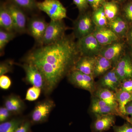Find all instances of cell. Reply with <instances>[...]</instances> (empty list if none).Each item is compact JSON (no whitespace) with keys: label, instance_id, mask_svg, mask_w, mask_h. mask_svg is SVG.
<instances>
[{"label":"cell","instance_id":"1","mask_svg":"<svg viewBox=\"0 0 132 132\" xmlns=\"http://www.w3.org/2000/svg\"><path fill=\"white\" fill-rule=\"evenodd\" d=\"M73 35H65L57 42L34 48L22 59L35 66L45 81L44 93L50 94L66 76L73 70L81 56Z\"/></svg>","mask_w":132,"mask_h":132},{"label":"cell","instance_id":"2","mask_svg":"<svg viewBox=\"0 0 132 132\" xmlns=\"http://www.w3.org/2000/svg\"><path fill=\"white\" fill-rule=\"evenodd\" d=\"M37 8L45 12L52 20H62L67 17V10L59 0H44L37 2Z\"/></svg>","mask_w":132,"mask_h":132},{"label":"cell","instance_id":"3","mask_svg":"<svg viewBox=\"0 0 132 132\" xmlns=\"http://www.w3.org/2000/svg\"><path fill=\"white\" fill-rule=\"evenodd\" d=\"M68 29L63 20H51L48 25L40 45H48L57 42L65 35V32Z\"/></svg>","mask_w":132,"mask_h":132},{"label":"cell","instance_id":"4","mask_svg":"<svg viewBox=\"0 0 132 132\" xmlns=\"http://www.w3.org/2000/svg\"><path fill=\"white\" fill-rule=\"evenodd\" d=\"M73 26V35L78 39L93 34L96 27L92 16L85 12L80 13Z\"/></svg>","mask_w":132,"mask_h":132},{"label":"cell","instance_id":"5","mask_svg":"<svg viewBox=\"0 0 132 132\" xmlns=\"http://www.w3.org/2000/svg\"><path fill=\"white\" fill-rule=\"evenodd\" d=\"M76 44L82 56H97L100 54L103 47L97 41L93 33L78 39Z\"/></svg>","mask_w":132,"mask_h":132},{"label":"cell","instance_id":"6","mask_svg":"<svg viewBox=\"0 0 132 132\" xmlns=\"http://www.w3.org/2000/svg\"><path fill=\"white\" fill-rule=\"evenodd\" d=\"M55 106L54 102L52 99H46L38 102L30 114L31 123L40 124L46 121Z\"/></svg>","mask_w":132,"mask_h":132},{"label":"cell","instance_id":"7","mask_svg":"<svg viewBox=\"0 0 132 132\" xmlns=\"http://www.w3.org/2000/svg\"><path fill=\"white\" fill-rule=\"evenodd\" d=\"M48 23L43 18L33 16L29 18L27 26V33L35 41L38 46L40 45Z\"/></svg>","mask_w":132,"mask_h":132},{"label":"cell","instance_id":"8","mask_svg":"<svg viewBox=\"0 0 132 132\" xmlns=\"http://www.w3.org/2000/svg\"><path fill=\"white\" fill-rule=\"evenodd\" d=\"M69 80L76 87L87 90L90 93L95 90L94 78L73 69L68 75Z\"/></svg>","mask_w":132,"mask_h":132},{"label":"cell","instance_id":"9","mask_svg":"<svg viewBox=\"0 0 132 132\" xmlns=\"http://www.w3.org/2000/svg\"><path fill=\"white\" fill-rule=\"evenodd\" d=\"M6 4L13 19L15 32L20 34L27 33L28 19L24 10L8 2H6Z\"/></svg>","mask_w":132,"mask_h":132},{"label":"cell","instance_id":"10","mask_svg":"<svg viewBox=\"0 0 132 132\" xmlns=\"http://www.w3.org/2000/svg\"><path fill=\"white\" fill-rule=\"evenodd\" d=\"M21 67L26 73L25 80L28 84L39 88L44 91L45 81L42 74L36 67L32 64L24 62Z\"/></svg>","mask_w":132,"mask_h":132},{"label":"cell","instance_id":"11","mask_svg":"<svg viewBox=\"0 0 132 132\" xmlns=\"http://www.w3.org/2000/svg\"><path fill=\"white\" fill-rule=\"evenodd\" d=\"M124 47L123 43L118 41L110 45L103 46L99 55L112 62L113 64H116L121 58V55L122 54Z\"/></svg>","mask_w":132,"mask_h":132},{"label":"cell","instance_id":"12","mask_svg":"<svg viewBox=\"0 0 132 132\" xmlns=\"http://www.w3.org/2000/svg\"><path fill=\"white\" fill-rule=\"evenodd\" d=\"M99 82L100 88H107L114 92L119 90L122 82L116 73L114 67L104 74Z\"/></svg>","mask_w":132,"mask_h":132},{"label":"cell","instance_id":"13","mask_svg":"<svg viewBox=\"0 0 132 132\" xmlns=\"http://www.w3.org/2000/svg\"><path fill=\"white\" fill-rule=\"evenodd\" d=\"M116 116L113 114L95 115L96 119L92 126L93 132H102L109 130L115 125Z\"/></svg>","mask_w":132,"mask_h":132},{"label":"cell","instance_id":"14","mask_svg":"<svg viewBox=\"0 0 132 132\" xmlns=\"http://www.w3.org/2000/svg\"><path fill=\"white\" fill-rule=\"evenodd\" d=\"M93 34L97 41L102 46L118 41L119 38L111 29L107 27H96Z\"/></svg>","mask_w":132,"mask_h":132},{"label":"cell","instance_id":"15","mask_svg":"<svg viewBox=\"0 0 132 132\" xmlns=\"http://www.w3.org/2000/svg\"><path fill=\"white\" fill-rule=\"evenodd\" d=\"M114 67L121 82L132 78V62L128 56L125 55L121 57Z\"/></svg>","mask_w":132,"mask_h":132},{"label":"cell","instance_id":"16","mask_svg":"<svg viewBox=\"0 0 132 132\" xmlns=\"http://www.w3.org/2000/svg\"><path fill=\"white\" fill-rule=\"evenodd\" d=\"M96 57L81 55L76 63L73 69L94 77Z\"/></svg>","mask_w":132,"mask_h":132},{"label":"cell","instance_id":"17","mask_svg":"<svg viewBox=\"0 0 132 132\" xmlns=\"http://www.w3.org/2000/svg\"><path fill=\"white\" fill-rule=\"evenodd\" d=\"M4 106L13 114H20L25 109L24 101L19 96L15 94L10 95L6 98Z\"/></svg>","mask_w":132,"mask_h":132},{"label":"cell","instance_id":"18","mask_svg":"<svg viewBox=\"0 0 132 132\" xmlns=\"http://www.w3.org/2000/svg\"><path fill=\"white\" fill-rule=\"evenodd\" d=\"M0 27L6 31L15 32L13 19L6 2L2 3L0 6Z\"/></svg>","mask_w":132,"mask_h":132},{"label":"cell","instance_id":"19","mask_svg":"<svg viewBox=\"0 0 132 132\" xmlns=\"http://www.w3.org/2000/svg\"><path fill=\"white\" fill-rule=\"evenodd\" d=\"M113 63L106 58L101 55L96 57L94 71V77L96 78L104 75L112 68Z\"/></svg>","mask_w":132,"mask_h":132},{"label":"cell","instance_id":"20","mask_svg":"<svg viewBox=\"0 0 132 132\" xmlns=\"http://www.w3.org/2000/svg\"><path fill=\"white\" fill-rule=\"evenodd\" d=\"M95 96L104 101L109 105L118 108L115 92L107 88H99L95 91Z\"/></svg>","mask_w":132,"mask_h":132},{"label":"cell","instance_id":"21","mask_svg":"<svg viewBox=\"0 0 132 132\" xmlns=\"http://www.w3.org/2000/svg\"><path fill=\"white\" fill-rule=\"evenodd\" d=\"M116 100L118 103V108L121 117L126 116V107L129 102L132 101V93L120 90L115 92Z\"/></svg>","mask_w":132,"mask_h":132},{"label":"cell","instance_id":"22","mask_svg":"<svg viewBox=\"0 0 132 132\" xmlns=\"http://www.w3.org/2000/svg\"><path fill=\"white\" fill-rule=\"evenodd\" d=\"M109 28L119 38L124 36L127 31L126 22L120 16H117L109 21Z\"/></svg>","mask_w":132,"mask_h":132},{"label":"cell","instance_id":"23","mask_svg":"<svg viewBox=\"0 0 132 132\" xmlns=\"http://www.w3.org/2000/svg\"><path fill=\"white\" fill-rule=\"evenodd\" d=\"M25 121L23 118H15L1 123L0 132H15Z\"/></svg>","mask_w":132,"mask_h":132},{"label":"cell","instance_id":"24","mask_svg":"<svg viewBox=\"0 0 132 132\" xmlns=\"http://www.w3.org/2000/svg\"><path fill=\"white\" fill-rule=\"evenodd\" d=\"M104 13L109 21L118 16L119 7L115 2L105 1L102 5Z\"/></svg>","mask_w":132,"mask_h":132},{"label":"cell","instance_id":"25","mask_svg":"<svg viewBox=\"0 0 132 132\" xmlns=\"http://www.w3.org/2000/svg\"><path fill=\"white\" fill-rule=\"evenodd\" d=\"M94 11L92 18L96 27H107L108 24V19L104 13L103 6H102Z\"/></svg>","mask_w":132,"mask_h":132},{"label":"cell","instance_id":"26","mask_svg":"<svg viewBox=\"0 0 132 132\" xmlns=\"http://www.w3.org/2000/svg\"><path fill=\"white\" fill-rule=\"evenodd\" d=\"M8 2L20 8L24 11H34L38 9L36 0H7Z\"/></svg>","mask_w":132,"mask_h":132},{"label":"cell","instance_id":"27","mask_svg":"<svg viewBox=\"0 0 132 132\" xmlns=\"http://www.w3.org/2000/svg\"><path fill=\"white\" fill-rule=\"evenodd\" d=\"M16 33L6 31L3 29H0V53L2 56L4 54V49L7 45L15 38Z\"/></svg>","mask_w":132,"mask_h":132},{"label":"cell","instance_id":"28","mask_svg":"<svg viewBox=\"0 0 132 132\" xmlns=\"http://www.w3.org/2000/svg\"><path fill=\"white\" fill-rule=\"evenodd\" d=\"M42 91V90L39 88L32 86L27 90L25 98L26 100L29 101L36 100L39 97Z\"/></svg>","mask_w":132,"mask_h":132},{"label":"cell","instance_id":"29","mask_svg":"<svg viewBox=\"0 0 132 132\" xmlns=\"http://www.w3.org/2000/svg\"><path fill=\"white\" fill-rule=\"evenodd\" d=\"M13 61L7 60L2 62L0 64V76L11 72L13 71Z\"/></svg>","mask_w":132,"mask_h":132},{"label":"cell","instance_id":"30","mask_svg":"<svg viewBox=\"0 0 132 132\" xmlns=\"http://www.w3.org/2000/svg\"><path fill=\"white\" fill-rule=\"evenodd\" d=\"M113 128L114 132H132V125L127 121L121 126L114 125Z\"/></svg>","mask_w":132,"mask_h":132},{"label":"cell","instance_id":"31","mask_svg":"<svg viewBox=\"0 0 132 132\" xmlns=\"http://www.w3.org/2000/svg\"><path fill=\"white\" fill-rule=\"evenodd\" d=\"M80 13H84L88 7L87 0H73Z\"/></svg>","mask_w":132,"mask_h":132},{"label":"cell","instance_id":"32","mask_svg":"<svg viewBox=\"0 0 132 132\" xmlns=\"http://www.w3.org/2000/svg\"><path fill=\"white\" fill-rule=\"evenodd\" d=\"M12 85L10 78L5 75L0 76V87L2 89L7 90L9 89Z\"/></svg>","mask_w":132,"mask_h":132},{"label":"cell","instance_id":"33","mask_svg":"<svg viewBox=\"0 0 132 132\" xmlns=\"http://www.w3.org/2000/svg\"><path fill=\"white\" fill-rule=\"evenodd\" d=\"M13 114L5 106L0 108V122L3 123L7 121L10 116Z\"/></svg>","mask_w":132,"mask_h":132},{"label":"cell","instance_id":"34","mask_svg":"<svg viewBox=\"0 0 132 132\" xmlns=\"http://www.w3.org/2000/svg\"><path fill=\"white\" fill-rule=\"evenodd\" d=\"M119 90L132 93V78L121 82Z\"/></svg>","mask_w":132,"mask_h":132},{"label":"cell","instance_id":"35","mask_svg":"<svg viewBox=\"0 0 132 132\" xmlns=\"http://www.w3.org/2000/svg\"><path fill=\"white\" fill-rule=\"evenodd\" d=\"M32 124L31 121L25 120L20 126L17 128L15 132H29Z\"/></svg>","mask_w":132,"mask_h":132},{"label":"cell","instance_id":"36","mask_svg":"<svg viewBox=\"0 0 132 132\" xmlns=\"http://www.w3.org/2000/svg\"><path fill=\"white\" fill-rule=\"evenodd\" d=\"M88 5H90L94 11L102 6L106 0H87Z\"/></svg>","mask_w":132,"mask_h":132},{"label":"cell","instance_id":"37","mask_svg":"<svg viewBox=\"0 0 132 132\" xmlns=\"http://www.w3.org/2000/svg\"><path fill=\"white\" fill-rule=\"evenodd\" d=\"M124 14L129 21L132 22V3H130L124 8Z\"/></svg>","mask_w":132,"mask_h":132},{"label":"cell","instance_id":"38","mask_svg":"<svg viewBox=\"0 0 132 132\" xmlns=\"http://www.w3.org/2000/svg\"><path fill=\"white\" fill-rule=\"evenodd\" d=\"M126 116H129L132 114V101L127 105L126 107Z\"/></svg>","mask_w":132,"mask_h":132},{"label":"cell","instance_id":"39","mask_svg":"<svg viewBox=\"0 0 132 132\" xmlns=\"http://www.w3.org/2000/svg\"><path fill=\"white\" fill-rule=\"evenodd\" d=\"M125 119L127 121L129 122V123H130L132 125V117H129V116H124L123 117H121Z\"/></svg>","mask_w":132,"mask_h":132},{"label":"cell","instance_id":"40","mask_svg":"<svg viewBox=\"0 0 132 132\" xmlns=\"http://www.w3.org/2000/svg\"><path fill=\"white\" fill-rule=\"evenodd\" d=\"M129 36H130V40L132 41V31L130 32V34H129Z\"/></svg>","mask_w":132,"mask_h":132},{"label":"cell","instance_id":"41","mask_svg":"<svg viewBox=\"0 0 132 132\" xmlns=\"http://www.w3.org/2000/svg\"><path fill=\"white\" fill-rule=\"evenodd\" d=\"M110 1L115 2H120L123 1V0H110Z\"/></svg>","mask_w":132,"mask_h":132},{"label":"cell","instance_id":"42","mask_svg":"<svg viewBox=\"0 0 132 132\" xmlns=\"http://www.w3.org/2000/svg\"></svg>","mask_w":132,"mask_h":132}]
</instances>
